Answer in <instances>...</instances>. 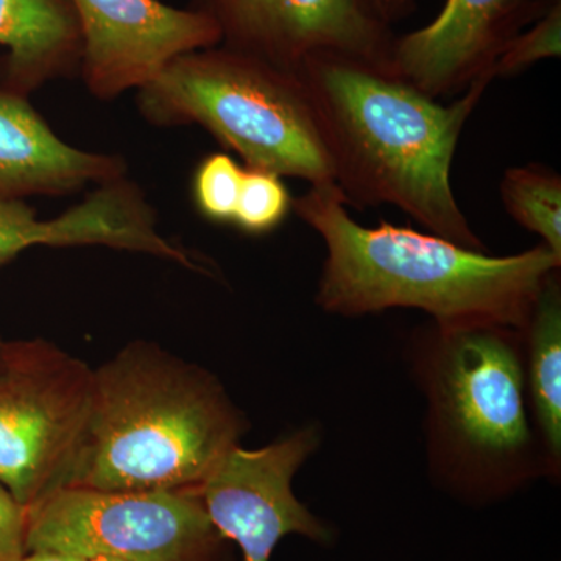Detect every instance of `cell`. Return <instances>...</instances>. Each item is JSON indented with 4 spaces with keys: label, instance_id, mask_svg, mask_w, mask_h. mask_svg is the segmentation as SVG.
I'll use <instances>...</instances> for the list:
<instances>
[{
    "label": "cell",
    "instance_id": "obj_24",
    "mask_svg": "<svg viewBox=\"0 0 561 561\" xmlns=\"http://www.w3.org/2000/svg\"><path fill=\"white\" fill-rule=\"evenodd\" d=\"M3 343L5 342L0 341V350H2Z\"/></svg>",
    "mask_w": 561,
    "mask_h": 561
},
{
    "label": "cell",
    "instance_id": "obj_4",
    "mask_svg": "<svg viewBox=\"0 0 561 561\" xmlns=\"http://www.w3.org/2000/svg\"><path fill=\"white\" fill-rule=\"evenodd\" d=\"M409 365L426 402L431 478L468 504H491L551 478L529 411L523 331L442 328L412 335Z\"/></svg>",
    "mask_w": 561,
    "mask_h": 561
},
{
    "label": "cell",
    "instance_id": "obj_18",
    "mask_svg": "<svg viewBox=\"0 0 561 561\" xmlns=\"http://www.w3.org/2000/svg\"><path fill=\"white\" fill-rule=\"evenodd\" d=\"M243 169L230 153L214 151L203 158L192 176V202L203 219L231 225L241 192Z\"/></svg>",
    "mask_w": 561,
    "mask_h": 561
},
{
    "label": "cell",
    "instance_id": "obj_5",
    "mask_svg": "<svg viewBox=\"0 0 561 561\" xmlns=\"http://www.w3.org/2000/svg\"><path fill=\"white\" fill-rule=\"evenodd\" d=\"M136 105L154 127L205 128L247 168L311 186L334 183L316 111L294 70L219 44L169 62L139 88Z\"/></svg>",
    "mask_w": 561,
    "mask_h": 561
},
{
    "label": "cell",
    "instance_id": "obj_2",
    "mask_svg": "<svg viewBox=\"0 0 561 561\" xmlns=\"http://www.w3.org/2000/svg\"><path fill=\"white\" fill-rule=\"evenodd\" d=\"M294 213L327 249L316 302L331 316L419 309L442 328L504 327L523 331L561 260L540 245L490 256L409 227H362L334 183L294 198Z\"/></svg>",
    "mask_w": 561,
    "mask_h": 561
},
{
    "label": "cell",
    "instance_id": "obj_19",
    "mask_svg": "<svg viewBox=\"0 0 561 561\" xmlns=\"http://www.w3.org/2000/svg\"><path fill=\"white\" fill-rule=\"evenodd\" d=\"M561 54V0H556L542 16L508 41L494 61L493 79H508L531 66Z\"/></svg>",
    "mask_w": 561,
    "mask_h": 561
},
{
    "label": "cell",
    "instance_id": "obj_20",
    "mask_svg": "<svg viewBox=\"0 0 561 561\" xmlns=\"http://www.w3.org/2000/svg\"><path fill=\"white\" fill-rule=\"evenodd\" d=\"M27 535V508L0 483V561L20 560Z\"/></svg>",
    "mask_w": 561,
    "mask_h": 561
},
{
    "label": "cell",
    "instance_id": "obj_1",
    "mask_svg": "<svg viewBox=\"0 0 561 561\" xmlns=\"http://www.w3.org/2000/svg\"><path fill=\"white\" fill-rule=\"evenodd\" d=\"M295 72L311 99L346 206L391 205L432 234L486 251L457 203L451 169L491 77L443 105L389 70L346 55L313 54Z\"/></svg>",
    "mask_w": 561,
    "mask_h": 561
},
{
    "label": "cell",
    "instance_id": "obj_21",
    "mask_svg": "<svg viewBox=\"0 0 561 561\" xmlns=\"http://www.w3.org/2000/svg\"><path fill=\"white\" fill-rule=\"evenodd\" d=\"M354 2L367 16L389 28L412 16L419 5L416 0H354Z\"/></svg>",
    "mask_w": 561,
    "mask_h": 561
},
{
    "label": "cell",
    "instance_id": "obj_7",
    "mask_svg": "<svg viewBox=\"0 0 561 561\" xmlns=\"http://www.w3.org/2000/svg\"><path fill=\"white\" fill-rule=\"evenodd\" d=\"M25 549L124 561H221L201 491L65 486L27 508Z\"/></svg>",
    "mask_w": 561,
    "mask_h": 561
},
{
    "label": "cell",
    "instance_id": "obj_3",
    "mask_svg": "<svg viewBox=\"0 0 561 561\" xmlns=\"http://www.w3.org/2000/svg\"><path fill=\"white\" fill-rule=\"evenodd\" d=\"M247 430L213 373L133 342L94 370L90 421L68 486L197 489Z\"/></svg>",
    "mask_w": 561,
    "mask_h": 561
},
{
    "label": "cell",
    "instance_id": "obj_16",
    "mask_svg": "<svg viewBox=\"0 0 561 561\" xmlns=\"http://www.w3.org/2000/svg\"><path fill=\"white\" fill-rule=\"evenodd\" d=\"M501 201L516 224L534 232L561 260V176L540 164L512 168L501 181Z\"/></svg>",
    "mask_w": 561,
    "mask_h": 561
},
{
    "label": "cell",
    "instance_id": "obj_13",
    "mask_svg": "<svg viewBox=\"0 0 561 561\" xmlns=\"http://www.w3.org/2000/svg\"><path fill=\"white\" fill-rule=\"evenodd\" d=\"M119 154L77 149L33 108L28 95L0 84V201L61 197L125 179Z\"/></svg>",
    "mask_w": 561,
    "mask_h": 561
},
{
    "label": "cell",
    "instance_id": "obj_10",
    "mask_svg": "<svg viewBox=\"0 0 561 561\" xmlns=\"http://www.w3.org/2000/svg\"><path fill=\"white\" fill-rule=\"evenodd\" d=\"M79 21L80 77L99 101L142 88L169 62L221 43L219 28L194 9L161 0H69Z\"/></svg>",
    "mask_w": 561,
    "mask_h": 561
},
{
    "label": "cell",
    "instance_id": "obj_11",
    "mask_svg": "<svg viewBox=\"0 0 561 561\" xmlns=\"http://www.w3.org/2000/svg\"><path fill=\"white\" fill-rule=\"evenodd\" d=\"M556 0H446L421 28L394 36L390 73L432 99L461 94L482 77L508 41ZM494 80V79H493Z\"/></svg>",
    "mask_w": 561,
    "mask_h": 561
},
{
    "label": "cell",
    "instance_id": "obj_8",
    "mask_svg": "<svg viewBox=\"0 0 561 561\" xmlns=\"http://www.w3.org/2000/svg\"><path fill=\"white\" fill-rule=\"evenodd\" d=\"M317 424L260 449H231L198 486L210 523L241 548L243 561H271L278 542L297 534L331 545L334 534L295 496L291 482L319 449Z\"/></svg>",
    "mask_w": 561,
    "mask_h": 561
},
{
    "label": "cell",
    "instance_id": "obj_6",
    "mask_svg": "<svg viewBox=\"0 0 561 561\" xmlns=\"http://www.w3.org/2000/svg\"><path fill=\"white\" fill-rule=\"evenodd\" d=\"M94 393V370L35 339L0 350V483L25 508L68 486Z\"/></svg>",
    "mask_w": 561,
    "mask_h": 561
},
{
    "label": "cell",
    "instance_id": "obj_23",
    "mask_svg": "<svg viewBox=\"0 0 561 561\" xmlns=\"http://www.w3.org/2000/svg\"><path fill=\"white\" fill-rule=\"evenodd\" d=\"M83 561H124V560L113 559V557L99 556V557H91V559H84Z\"/></svg>",
    "mask_w": 561,
    "mask_h": 561
},
{
    "label": "cell",
    "instance_id": "obj_15",
    "mask_svg": "<svg viewBox=\"0 0 561 561\" xmlns=\"http://www.w3.org/2000/svg\"><path fill=\"white\" fill-rule=\"evenodd\" d=\"M524 379L531 423L551 478L561 471V284L553 273L523 330Z\"/></svg>",
    "mask_w": 561,
    "mask_h": 561
},
{
    "label": "cell",
    "instance_id": "obj_17",
    "mask_svg": "<svg viewBox=\"0 0 561 561\" xmlns=\"http://www.w3.org/2000/svg\"><path fill=\"white\" fill-rule=\"evenodd\" d=\"M291 210L294 198L283 176L245 165L231 227L249 236L271 234Z\"/></svg>",
    "mask_w": 561,
    "mask_h": 561
},
{
    "label": "cell",
    "instance_id": "obj_9",
    "mask_svg": "<svg viewBox=\"0 0 561 561\" xmlns=\"http://www.w3.org/2000/svg\"><path fill=\"white\" fill-rule=\"evenodd\" d=\"M219 28L221 46L297 70L321 51L346 55L390 72L394 33L354 0H192Z\"/></svg>",
    "mask_w": 561,
    "mask_h": 561
},
{
    "label": "cell",
    "instance_id": "obj_14",
    "mask_svg": "<svg viewBox=\"0 0 561 561\" xmlns=\"http://www.w3.org/2000/svg\"><path fill=\"white\" fill-rule=\"evenodd\" d=\"M0 84L31 95L80 76L83 41L69 0H0Z\"/></svg>",
    "mask_w": 561,
    "mask_h": 561
},
{
    "label": "cell",
    "instance_id": "obj_22",
    "mask_svg": "<svg viewBox=\"0 0 561 561\" xmlns=\"http://www.w3.org/2000/svg\"><path fill=\"white\" fill-rule=\"evenodd\" d=\"M16 561H83V559L55 551H31L25 552L24 556Z\"/></svg>",
    "mask_w": 561,
    "mask_h": 561
},
{
    "label": "cell",
    "instance_id": "obj_12",
    "mask_svg": "<svg viewBox=\"0 0 561 561\" xmlns=\"http://www.w3.org/2000/svg\"><path fill=\"white\" fill-rule=\"evenodd\" d=\"M102 245L164 257L191 267V251L158 230L157 213L138 184L125 179L95 190L60 216L39 219L24 201H0V265L32 247Z\"/></svg>",
    "mask_w": 561,
    "mask_h": 561
}]
</instances>
